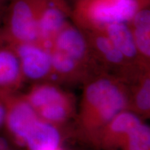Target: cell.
Segmentation results:
<instances>
[{
    "instance_id": "obj_1",
    "label": "cell",
    "mask_w": 150,
    "mask_h": 150,
    "mask_svg": "<svg viewBox=\"0 0 150 150\" xmlns=\"http://www.w3.org/2000/svg\"><path fill=\"white\" fill-rule=\"evenodd\" d=\"M129 85L106 72L92 76L84 83L80 122L87 134L98 136L117 114L130 105Z\"/></svg>"
},
{
    "instance_id": "obj_2",
    "label": "cell",
    "mask_w": 150,
    "mask_h": 150,
    "mask_svg": "<svg viewBox=\"0 0 150 150\" xmlns=\"http://www.w3.org/2000/svg\"><path fill=\"white\" fill-rule=\"evenodd\" d=\"M150 0H76L72 20L81 29L99 30L115 22L129 24L140 9L149 6Z\"/></svg>"
},
{
    "instance_id": "obj_3",
    "label": "cell",
    "mask_w": 150,
    "mask_h": 150,
    "mask_svg": "<svg viewBox=\"0 0 150 150\" xmlns=\"http://www.w3.org/2000/svg\"><path fill=\"white\" fill-rule=\"evenodd\" d=\"M81 30L103 72L113 75L129 85L144 70H148L140 68L129 62L102 31Z\"/></svg>"
},
{
    "instance_id": "obj_4",
    "label": "cell",
    "mask_w": 150,
    "mask_h": 150,
    "mask_svg": "<svg viewBox=\"0 0 150 150\" xmlns=\"http://www.w3.org/2000/svg\"><path fill=\"white\" fill-rule=\"evenodd\" d=\"M38 0H9L0 31L11 43L38 44Z\"/></svg>"
},
{
    "instance_id": "obj_5",
    "label": "cell",
    "mask_w": 150,
    "mask_h": 150,
    "mask_svg": "<svg viewBox=\"0 0 150 150\" xmlns=\"http://www.w3.org/2000/svg\"><path fill=\"white\" fill-rule=\"evenodd\" d=\"M38 44L50 52L56 35L72 18L66 0H38Z\"/></svg>"
},
{
    "instance_id": "obj_6",
    "label": "cell",
    "mask_w": 150,
    "mask_h": 150,
    "mask_svg": "<svg viewBox=\"0 0 150 150\" xmlns=\"http://www.w3.org/2000/svg\"><path fill=\"white\" fill-rule=\"evenodd\" d=\"M0 97L6 106L4 124L16 141L24 145L26 136L39 119L37 112L23 96H16L13 92L0 91Z\"/></svg>"
},
{
    "instance_id": "obj_7",
    "label": "cell",
    "mask_w": 150,
    "mask_h": 150,
    "mask_svg": "<svg viewBox=\"0 0 150 150\" xmlns=\"http://www.w3.org/2000/svg\"><path fill=\"white\" fill-rule=\"evenodd\" d=\"M52 48L70 56L93 74L104 72L97 63L83 31L74 23L69 22L58 33Z\"/></svg>"
},
{
    "instance_id": "obj_8",
    "label": "cell",
    "mask_w": 150,
    "mask_h": 150,
    "mask_svg": "<svg viewBox=\"0 0 150 150\" xmlns=\"http://www.w3.org/2000/svg\"><path fill=\"white\" fill-rule=\"evenodd\" d=\"M9 43L20 61L24 79L38 81L51 80L50 51L38 43Z\"/></svg>"
},
{
    "instance_id": "obj_9",
    "label": "cell",
    "mask_w": 150,
    "mask_h": 150,
    "mask_svg": "<svg viewBox=\"0 0 150 150\" xmlns=\"http://www.w3.org/2000/svg\"><path fill=\"white\" fill-rule=\"evenodd\" d=\"M141 123V120L136 114L125 110L104 127L97 138L105 147L120 149L128 135Z\"/></svg>"
},
{
    "instance_id": "obj_10",
    "label": "cell",
    "mask_w": 150,
    "mask_h": 150,
    "mask_svg": "<svg viewBox=\"0 0 150 150\" xmlns=\"http://www.w3.org/2000/svg\"><path fill=\"white\" fill-rule=\"evenodd\" d=\"M98 31L104 33L132 64L142 69H149V67L146 66L140 59L128 24L125 22L108 24Z\"/></svg>"
},
{
    "instance_id": "obj_11",
    "label": "cell",
    "mask_w": 150,
    "mask_h": 150,
    "mask_svg": "<svg viewBox=\"0 0 150 150\" xmlns=\"http://www.w3.org/2000/svg\"><path fill=\"white\" fill-rule=\"evenodd\" d=\"M52 79L66 82H85L95 75L87 67L56 49L50 50Z\"/></svg>"
},
{
    "instance_id": "obj_12",
    "label": "cell",
    "mask_w": 150,
    "mask_h": 150,
    "mask_svg": "<svg viewBox=\"0 0 150 150\" xmlns=\"http://www.w3.org/2000/svg\"><path fill=\"white\" fill-rule=\"evenodd\" d=\"M60 142L58 129L39 118L26 136L24 145L29 150H55L60 147Z\"/></svg>"
},
{
    "instance_id": "obj_13",
    "label": "cell",
    "mask_w": 150,
    "mask_h": 150,
    "mask_svg": "<svg viewBox=\"0 0 150 150\" xmlns=\"http://www.w3.org/2000/svg\"><path fill=\"white\" fill-rule=\"evenodd\" d=\"M142 63L149 67L150 9L145 7L136 13L128 24Z\"/></svg>"
},
{
    "instance_id": "obj_14",
    "label": "cell",
    "mask_w": 150,
    "mask_h": 150,
    "mask_svg": "<svg viewBox=\"0 0 150 150\" xmlns=\"http://www.w3.org/2000/svg\"><path fill=\"white\" fill-rule=\"evenodd\" d=\"M22 96L35 111L44 106L71 98L69 94L63 91L53 82L35 84L26 95Z\"/></svg>"
},
{
    "instance_id": "obj_15",
    "label": "cell",
    "mask_w": 150,
    "mask_h": 150,
    "mask_svg": "<svg viewBox=\"0 0 150 150\" xmlns=\"http://www.w3.org/2000/svg\"><path fill=\"white\" fill-rule=\"evenodd\" d=\"M130 105H134L136 111L147 115L150 109L149 69L145 70L133 83L129 84Z\"/></svg>"
},
{
    "instance_id": "obj_16",
    "label": "cell",
    "mask_w": 150,
    "mask_h": 150,
    "mask_svg": "<svg viewBox=\"0 0 150 150\" xmlns=\"http://www.w3.org/2000/svg\"><path fill=\"white\" fill-rule=\"evenodd\" d=\"M72 99L44 106L37 110L39 118L52 125L63 122L70 117L72 112Z\"/></svg>"
},
{
    "instance_id": "obj_17",
    "label": "cell",
    "mask_w": 150,
    "mask_h": 150,
    "mask_svg": "<svg viewBox=\"0 0 150 150\" xmlns=\"http://www.w3.org/2000/svg\"><path fill=\"white\" fill-rule=\"evenodd\" d=\"M122 150H150V129L141 123L128 135L124 141Z\"/></svg>"
},
{
    "instance_id": "obj_18",
    "label": "cell",
    "mask_w": 150,
    "mask_h": 150,
    "mask_svg": "<svg viewBox=\"0 0 150 150\" xmlns=\"http://www.w3.org/2000/svg\"><path fill=\"white\" fill-rule=\"evenodd\" d=\"M6 117V106L2 99L0 97V127L4 124Z\"/></svg>"
},
{
    "instance_id": "obj_19",
    "label": "cell",
    "mask_w": 150,
    "mask_h": 150,
    "mask_svg": "<svg viewBox=\"0 0 150 150\" xmlns=\"http://www.w3.org/2000/svg\"><path fill=\"white\" fill-rule=\"evenodd\" d=\"M8 149H9L8 140L3 137H0V150H6Z\"/></svg>"
},
{
    "instance_id": "obj_20",
    "label": "cell",
    "mask_w": 150,
    "mask_h": 150,
    "mask_svg": "<svg viewBox=\"0 0 150 150\" xmlns=\"http://www.w3.org/2000/svg\"><path fill=\"white\" fill-rule=\"evenodd\" d=\"M6 8V5L0 2V19H1V17L3 16L4 13H5Z\"/></svg>"
},
{
    "instance_id": "obj_21",
    "label": "cell",
    "mask_w": 150,
    "mask_h": 150,
    "mask_svg": "<svg viewBox=\"0 0 150 150\" xmlns=\"http://www.w3.org/2000/svg\"><path fill=\"white\" fill-rule=\"evenodd\" d=\"M9 0H0V2L4 4L5 5H7V4H8Z\"/></svg>"
},
{
    "instance_id": "obj_22",
    "label": "cell",
    "mask_w": 150,
    "mask_h": 150,
    "mask_svg": "<svg viewBox=\"0 0 150 150\" xmlns=\"http://www.w3.org/2000/svg\"><path fill=\"white\" fill-rule=\"evenodd\" d=\"M55 150H63V149H61V148H60V147H59V148H57V149H55Z\"/></svg>"
},
{
    "instance_id": "obj_23",
    "label": "cell",
    "mask_w": 150,
    "mask_h": 150,
    "mask_svg": "<svg viewBox=\"0 0 150 150\" xmlns=\"http://www.w3.org/2000/svg\"><path fill=\"white\" fill-rule=\"evenodd\" d=\"M6 150H12V149H11L10 148H9V149H6Z\"/></svg>"
},
{
    "instance_id": "obj_24",
    "label": "cell",
    "mask_w": 150,
    "mask_h": 150,
    "mask_svg": "<svg viewBox=\"0 0 150 150\" xmlns=\"http://www.w3.org/2000/svg\"></svg>"
}]
</instances>
